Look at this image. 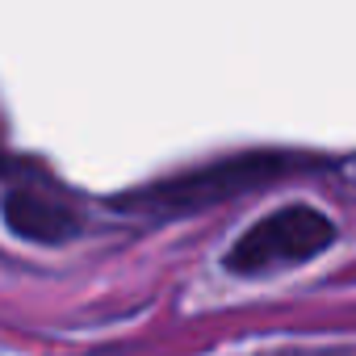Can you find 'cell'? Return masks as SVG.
<instances>
[{"label":"cell","mask_w":356,"mask_h":356,"mask_svg":"<svg viewBox=\"0 0 356 356\" xmlns=\"http://www.w3.org/2000/svg\"><path fill=\"white\" fill-rule=\"evenodd\" d=\"M310 168H318V159L306 151H239V155H222L214 163L189 168L181 176H168V181H155L147 189H134L118 197V206L147 210V214H193V210L231 202L239 193L268 189L285 176H298Z\"/></svg>","instance_id":"obj_1"},{"label":"cell","mask_w":356,"mask_h":356,"mask_svg":"<svg viewBox=\"0 0 356 356\" xmlns=\"http://www.w3.org/2000/svg\"><path fill=\"white\" fill-rule=\"evenodd\" d=\"M0 214H5L9 231L30 239V243H67L80 235V214L47 185L34 181H9L0 193Z\"/></svg>","instance_id":"obj_3"},{"label":"cell","mask_w":356,"mask_h":356,"mask_svg":"<svg viewBox=\"0 0 356 356\" xmlns=\"http://www.w3.org/2000/svg\"><path fill=\"white\" fill-rule=\"evenodd\" d=\"M335 222L306 202L281 206L264 218H256L222 256V268L235 277H264L281 268H298L314 256H323L335 243Z\"/></svg>","instance_id":"obj_2"}]
</instances>
